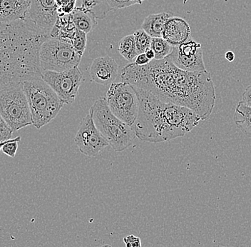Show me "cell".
Instances as JSON below:
<instances>
[{
	"label": "cell",
	"mask_w": 251,
	"mask_h": 247,
	"mask_svg": "<svg viewBox=\"0 0 251 247\" xmlns=\"http://www.w3.org/2000/svg\"><path fill=\"white\" fill-rule=\"evenodd\" d=\"M106 102L111 112L125 123L133 126L139 112V100L133 85L117 82L110 85Z\"/></svg>",
	"instance_id": "8"
},
{
	"label": "cell",
	"mask_w": 251,
	"mask_h": 247,
	"mask_svg": "<svg viewBox=\"0 0 251 247\" xmlns=\"http://www.w3.org/2000/svg\"><path fill=\"white\" fill-rule=\"evenodd\" d=\"M72 22L78 30L84 32H91L97 25V19L90 12L81 10L79 8H75L72 14Z\"/></svg>",
	"instance_id": "19"
},
{
	"label": "cell",
	"mask_w": 251,
	"mask_h": 247,
	"mask_svg": "<svg viewBox=\"0 0 251 247\" xmlns=\"http://www.w3.org/2000/svg\"><path fill=\"white\" fill-rule=\"evenodd\" d=\"M133 87L139 108L133 128L141 141L160 143L182 137L201 121L190 109L163 102L148 91Z\"/></svg>",
	"instance_id": "3"
},
{
	"label": "cell",
	"mask_w": 251,
	"mask_h": 247,
	"mask_svg": "<svg viewBox=\"0 0 251 247\" xmlns=\"http://www.w3.org/2000/svg\"><path fill=\"white\" fill-rule=\"evenodd\" d=\"M118 72L119 65L109 56L94 59L89 71L92 81L101 85L112 84L117 78Z\"/></svg>",
	"instance_id": "13"
},
{
	"label": "cell",
	"mask_w": 251,
	"mask_h": 247,
	"mask_svg": "<svg viewBox=\"0 0 251 247\" xmlns=\"http://www.w3.org/2000/svg\"><path fill=\"white\" fill-rule=\"evenodd\" d=\"M236 127L246 136L251 138V108L240 101L236 105L234 114Z\"/></svg>",
	"instance_id": "18"
},
{
	"label": "cell",
	"mask_w": 251,
	"mask_h": 247,
	"mask_svg": "<svg viewBox=\"0 0 251 247\" xmlns=\"http://www.w3.org/2000/svg\"><path fill=\"white\" fill-rule=\"evenodd\" d=\"M144 54L146 55L147 57L148 58L149 60L152 61L153 59H155V53L153 51L151 48H149L148 50H147V51L144 53Z\"/></svg>",
	"instance_id": "30"
},
{
	"label": "cell",
	"mask_w": 251,
	"mask_h": 247,
	"mask_svg": "<svg viewBox=\"0 0 251 247\" xmlns=\"http://www.w3.org/2000/svg\"><path fill=\"white\" fill-rule=\"evenodd\" d=\"M132 1H133V3H134L135 4H141V3H142L143 1H145V0H132Z\"/></svg>",
	"instance_id": "32"
},
{
	"label": "cell",
	"mask_w": 251,
	"mask_h": 247,
	"mask_svg": "<svg viewBox=\"0 0 251 247\" xmlns=\"http://www.w3.org/2000/svg\"><path fill=\"white\" fill-rule=\"evenodd\" d=\"M26 1H30V0H26Z\"/></svg>",
	"instance_id": "35"
},
{
	"label": "cell",
	"mask_w": 251,
	"mask_h": 247,
	"mask_svg": "<svg viewBox=\"0 0 251 247\" xmlns=\"http://www.w3.org/2000/svg\"><path fill=\"white\" fill-rule=\"evenodd\" d=\"M151 61L147 57L146 55L143 53V54L138 55L136 56V57L135 58V62L133 63L137 66H144L147 65Z\"/></svg>",
	"instance_id": "29"
},
{
	"label": "cell",
	"mask_w": 251,
	"mask_h": 247,
	"mask_svg": "<svg viewBox=\"0 0 251 247\" xmlns=\"http://www.w3.org/2000/svg\"><path fill=\"white\" fill-rule=\"evenodd\" d=\"M75 144L83 155L88 157H95L109 146V143L96 127L92 114L84 116L75 138Z\"/></svg>",
	"instance_id": "11"
},
{
	"label": "cell",
	"mask_w": 251,
	"mask_h": 247,
	"mask_svg": "<svg viewBox=\"0 0 251 247\" xmlns=\"http://www.w3.org/2000/svg\"><path fill=\"white\" fill-rule=\"evenodd\" d=\"M50 36L25 18L0 23V88L42 78L39 50Z\"/></svg>",
	"instance_id": "2"
},
{
	"label": "cell",
	"mask_w": 251,
	"mask_h": 247,
	"mask_svg": "<svg viewBox=\"0 0 251 247\" xmlns=\"http://www.w3.org/2000/svg\"><path fill=\"white\" fill-rule=\"evenodd\" d=\"M0 114L13 132L32 124L23 83L0 88Z\"/></svg>",
	"instance_id": "6"
},
{
	"label": "cell",
	"mask_w": 251,
	"mask_h": 247,
	"mask_svg": "<svg viewBox=\"0 0 251 247\" xmlns=\"http://www.w3.org/2000/svg\"><path fill=\"white\" fill-rule=\"evenodd\" d=\"M32 124L40 130L56 117L64 104L42 78L25 80L23 82Z\"/></svg>",
	"instance_id": "4"
},
{
	"label": "cell",
	"mask_w": 251,
	"mask_h": 247,
	"mask_svg": "<svg viewBox=\"0 0 251 247\" xmlns=\"http://www.w3.org/2000/svg\"><path fill=\"white\" fill-rule=\"evenodd\" d=\"M242 102L251 108V84L246 87L242 96Z\"/></svg>",
	"instance_id": "28"
},
{
	"label": "cell",
	"mask_w": 251,
	"mask_h": 247,
	"mask_svg": "<svg viewBox=\"0 0 251 247\" xmlns=\"http://www.w3.org/2000/svg\"><path fill=\"white\" fill-rule=\"evenodd\" d=\"M225 58L229 62H233L235 59V54L231 51L227 52L225 54Z\"/></svg>",
	"instance_id": "31"
},
{
	"label": "cell",
	"mask_w": 251,
	"mask_h": 247,
	"mask_svg": "<svg viewBox=\"0 0 251 247\" xmlns=\"http://www.w3.org/2000/svg\"><path fill=\"white\" fill-rule=\"evenodd\" d=\"M161 37L173 47L178 46L191 37L189 25L181 17L172 16L165 24Z\"/></svg>",
	"instance_id": "14"
},
{
	"label": "cell",
	"mask_w": 251,
	"mask_h": 247,
	"mask_svg": "<svg viewBox=\"0 0 251 247\" xmlns=\"http://www.w3.org/2000/svg\"><path fill=\"white\" fill-rule=\"evenodd\" d=\"M59 17L55 0H30L25 19L50 34Z\"/></svg>",
	"instance_id": "12"
},
{
	"label": "cell",
	"mask_w": 251,
	"mask_h": 247,
	"mask_svg": "<svg viewBox=\"0 0 251 247\" xmlns=\"http://www.w3.org/2000/svg\"><path fill=\"white\" fill-rule=\"evenodd\" d=\"M13 132L0 114V142L12 139Z\"/></svg>",
	"instance_id": "26"
},
{
	"label": "cell",
	"mask_w": 251,
	"mask_h": 247,
	"mask_svg": "<svg viewBox=\"0 0 251 247\" xmlns=\"http://www.w3.org/2000/svg\"><path fill=\"white\" fill-rule=\"evenodd\" d=\"M20 140H21L20 137L8 140L7 142L1 147V151H2L3 153L12 157V158H14L15 157L16 153H17V150L18 149V143L20 142Z\"/></svg>",
	"instance_id": "25"
},
{
	"label": "cell",
	"mask_w": 251,
	"mask_h": 247,
	"mask_svg": "<svg viewBox=\"0 0 251 247\" xmlns=\"http://www.w3.org/2000/svg\"><path fill=\"white\" fill-rule=\"evenodd\" d=\"M151 48L155 53V59L161 60L166 59L172 53L173 47L162 37H153Z\"/></svg>",
	"instance_id": "21"
},
{
	"label": "cell",
	"mask_w": 251,
	"mask_h": 247,
	"mask_svg": "<svg viewBox=\"0 0 251 247\" xmlns=\"http://www.w3.org/2000/svg\"><path fill=\"white\" fill-rule=\"evenodd\" d=\"M86 33L84 31L76 29V33L74 36L72 41V45L75 51L82 56L86 48L87 43V37Z\"/></svg>",
	"instance_id": "23"
},
{
	"label": "cell",
	"mask_w": 251,
	"mask_h": 247,
	"mask_svg": "<svg viewBox=\"0 0 251 247\" xmlns=\"http://www.w3.org/2000/svg\"><path fill=\"white\" fill-rule=\"evenodd\" d=\"M82 56L67 41L49 37L39 50V60L43 71L61 72L78 67Z\"/></svg>",
	"instance_id": "7"
},
{
	"label": "cell",
	"mask_w": 251,
	"mask_h": 247,
	"mask_svg": "<svg viewBox=\"0 0 251 247\" xmlns=\"http://www.w3.org/2000/svg\"><path fill=\"white\" fill-rule=\"evenodd\" d=\"M135 44H136V52L138 55L143 54L147 50L150 48L151 45L152 37L149 36L142 29H138L133 33Z\"/></svg>",
	"instance_id": "22"
},
{
	"label": "cell",
	"mask_w": 251,
	"mask_h": 247,
	"mask_svg": "<svg viewBox=\"0 0 251 247\" xmlns=\"http://www.w3.org/2000/svg\"><path fill=\"white\" fill-rule=\"evenodd\" d=\"M119 52L126 60L133 62L138 55L133 34L125 36L119 41Z\"/></svg>",
	"instance_id": "20"
},
{
	"label": "cell",
	"mask_w": 251,
	"mask_h": 247,
	"mask_svg": "<svg viewBox=\"0 0 251 247\" xmlns=\"http://www.w3.org/2000/svg\"><path fill=\"white\" fill-rule=\"evenodd\" d=\"M101 247H112L110 246V245H103V246H102Z\"/></svg>",
	"instance_id": "34"
},
{
	"label": "cell",
	"mask_w": 251,
	"mask_h": 247,
	"mask_svg": "<svg viewBox=\"0 0 251 247\" xmlns=\"http://www.w3.org/2000/svg\"><path fill=\"white\" fill-rule=\"evenodd\" d=\"M123 241L126 247H141V239L133 234L125 237Z\"/></svg>",
	"instance_id": "27"
},
{
	"label": "cell",
	"mask_w": 251,
	"mask_h": 247,
	"mask_svg": "<svg viewBox=\"0 0 251 247\" xmlns=\"http://www.w3.org/2000/svg\"><path fill=\"white\" fill-rule=\"evenodd\" d=\"M82 78V72L78 67L61 72H42V80L54 90L64 105H71L75 102Z\"/></svg>",
	"instance_id": "9"
},
{
	"label": "cell",
	"mask_w": 251,
	"mask_h": 247,
	"mask_svg": "<svg viewBox=\"0 0 251 247\" xmlns=\"http://www.w3.org/2000/svg\"><path fill=\"white\" fill-rule=\"evenodd\" d=\"M89 112L99 131L115 152H122L133 144L136 137L133 126L122 122L108 107L106 97H100Z\"/></svg>",
	"instance_id": "5"
},
{
	"label": "cell",
	"mask_w": 251,
	"mask_h": 247,
	"mask_svg": "<svg viewBox=\"0 0 251 247\" xmlns=\"http://www.w3.org/2000/svg\"><path fill=\"white\" fill-rule=\"evenodd\" d=\"M7 141H8V140H7ZM7 141H3V142H0V150H1V147H2V146L4 145V144H5V143L7 142Z\"/></svg>",
	"instance_id": "33"
},
{
	"label": "cell",
	"mask_w": 251,
	"mask_h": 247,
	"mask_svg": "<svg viewBox=\"0 0 251 247\" xmlns=\"http://www.w3.org/2000/svg\"><path fill=\"white\" fill-rule=\"evenodd\" d=\"M76 1L77 0H55L59 17L72 14L76 8Z\"/></svg>",
	"instance_id": "24"
},
{
	"label": "cell",
	"mask_w": 251,
	"mask_h": 247,
	"mask_svg": "<svg viewBox=\"0 0 251 247\" xmlns=\"http://www.w3.org/2000/svg\"><path fill=\"white\" fill-rule=\"evenodd\" d=\"M76 29L75 24L72 22L71 14L62 16L58 17L54 27L50 31V37L67 41L72 44Z\"/></svg>",
	"instance_id": "16"
},
{
	"label": "cell",
	"mask_w": 251,
	"mask_h": 247,
	"mask_svg": "<svg viewBox=\"0 0 251 247\" xmlns=\"http://www.w3.org/2000/svg\"><path fill=\"white\" fill-rule=\"evenodd\" d=\"M29 6L26 0H0V23H10L25 18Z\"/></svg>",
	"instance_id": "15"
},
{
	"label": "cell",
	"mask_w": 251,
	"mask_h": 247,
	"mask_svg": "<svg viewBox=\"0 0 251 247\" xmlns=\"http://www.w3.org/2000/svg\"><path fill=\"white\" fill-rule=\"evenodd\" d=\"M180 70L189 72L205 71L201 45L190 38L177 47L166 58Z\"/></svg>",
	"instance_id": "10"
},
{
	"label": "cell",
	"mask_w": 251,
	"mask_h": 247,
	"mask_svg": "<svg viewBox=\"0 0 251 247\" xmlns=\"http://www.w3.org/2000/svg\"><path fill=\"white\" fill-rule=\"evenodd\" d=\"M121 79L163 102L190 109L201 120L210 117L216 104V89L210 72H186L166 59H153L144 66L130 63L122 69Z\"/></svg>",
	"instance_id": "1"
},
{
	"label": "cell",
	"mask_w": 251,
	"mask_h": 247,
	"mask_svg": "<svg viewBox=\"0 0 251 247\" xmlns=\"http://www.w3.org/2000/svg\"><path fill=\"white\" fill-rule=\"evenodd\" d=\"M172 16V14L169 12L149 15L144 19L141 25V29L145 31L152 38L161 37L165 24Z\"/></svg>",
	"instance_id": "17"
}]
</instances>
